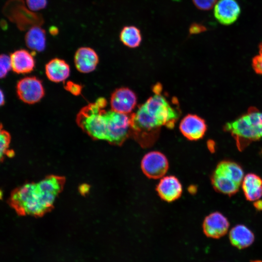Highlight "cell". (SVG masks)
<instances>
[{
  "label": "cell",
  "instance_id": "cell-33",
  "mask_svg": "<svg viewBox=\"0 0 262 262\" xmlns=\"http://www.w3.org/2000/svg\"><path fill=\"white\" fill-rule=\"evenodd\" d=\"M252 262H262V261H261V260H256V261H252Z\"/></svg>",
  "mask_w": 262,
  "mask_h": 262
},
{
  "label": "cell",
  "instance_id": "cell-12",
  "mask_svg": "<svg viewBox=\"0 0 262 262\" xmlns=\"http://www.w3.org/2000/svg\"><path fill=\"white\" fill-rule=\"evenodd\" d=\"M156 191L163 200L171 202L179 198L182 192V185L174 176H167L161 179L156 186Z\"/></svg>",
  "mask_w": 262,
  "mask_h": 262
},
{
  "label": "cell",
  "instance_id": "cell-30",
  "mask_svg": "<svg viewBox=\"0 0 262 262\" xmlns=\"http://www.w3.org/2000/svg\"><path fill=\"white\" fill-rule=\"evenodd\" d=\"M79 190L82 195L86 194L89 192V186L86 184H83L79 187Z\"/></svg>",
  "mask_w": 262,
  "mask_h": 262
},
{
  "label": "cell",
  "instance_id": "cell-5",
  "mask_svg": "<svg viewBox=\"0 0 262 262\" xmlns=\"http://www.w3.org/2000/svg\"><path fill=\"white\" fill-rule=\"evenodd\" d=\"M107 138L111 144L121 146L131 135V115L113 110L106 111Z\"/></svg>",
  "mask_w": 262,
  "mask_h": 262
},
{
  "label": "cell",
  "instance_id": "cell-31",
  "mask_svg": "<svg viewBox=\"0 0 262 262\" xmlns=\"http://www.w3.org/2000/svg\"><path fill=\"white\" fill-rule=\"evenodd\" d=\"M254 206L256 210L259 211H262V200H257L255 201L254 203Z\"/></svg>",
  "mask_w": 262,
  "mask_h": 262
},
{
  "label": "cell",
  "instance_id": "cell-20",
  "mask_svg": "<svg viewBox=\"0 0 262 262\" xmlns=\"http://www.w3.org/2000/svg\"><path fill=\"white\" fill-rule=\"evenodd\" d=\"M65 182L64 177L51 175L36 183V185L40 192L58 196L63 190Z\"/></svg>",
  "mask_w": 262,
  "mask_h": 262
},
{
  "label": "cell",
  "instance_id": "cell-19",
  "mask_svg": "<svg viewBox=\"0 0 262 262\" xmlns=\"http://www.w3.org/2000/svg\"><path fill=\"white\" fill-rule=\"evenodd\" d=\"M25 41L27 47L33 51H43L46 44L45 30L38 26L32 27L26 33Z\"/></svg>",
  "mask_w": 262,
  "mask_h": 262
},
{
  "label": "cell",
  "instance_id": "cell-18",
  "mask_svg": "<svg viewBox=\"0 0 262 262\" xmlns=\"http://www.w3.org/2000/svg\"><path fill=\"white\" fill-rule=\"evenodd\" d=\"M242 186L246 199L255 201L262 196V179L254 173L246 175L242 181Z\"/></svg>",
  "mask_w": 262,
  "mask_h": 262
},
{
  "label": "cell",
  "instance_id": "cell-29",
  "mask_svg": "<svg viewBox=\"0 0 262 262\" xmlns=\"http://www.w3.org/2000/svg\"><path fill=\"white\" fill-rule=\"evenodd\" d=\"M205 30V28L198 24H193L190 28L189 32L191 34L198 33Z\"/></svg>",
  "mask_w": 262,
  "mask_h": 262
},
{
  "label": "cell",
  "instance_id": "cell-21",
  "mask_svg": "<svg viewBox=\"0 0 262 262\" xmlns=\"http://www.w3.org/2000/svg\"><path fill=\"white\" fill-rule=\"evenodd\" d=\"M211 182L215 190L229 196L236 194L240 186L236 182L213 172L211 177Z\"/></svg>",
  "mask_w": 262,
  "mask_h": 262
},
{
  "label": "cell",
  "instance_id": "cell-3",
  "mask_svg": "<svg viewBox=\"0 0 262 262\" xmlns=\"http://www.w3.org/2000/svg\"><path fill=\"white\" fill-rule=\"evenodd\" d=\"M8 203L19 215L41 217L48 213L40 202V192L35 182L26 183L15 189Z\"/></svg>",
  "mask_w": 262,
  "mask_h": 262
},
{
  "label": "cell",
  "instance_id": "cell-4",
  "mask_svg": "<svg viewBox=\"0 0 262 262\" xmlns=\"http://www.w3.org/2000/svg\"><path fill=\"white\" fill-rule=\"evenodd\" d=\"M106 111L95 102L82 107L78 113L76 121L78 126L94 140L107 138Z\"/></svg>",
  "mask_w": 262,
  "mask_h": 262
},
{
  "label": "cell",
  "instance_id": "cell-24",
  "mask_svg": "<svg viewBox=\"0 0 262 262\" xmlns=\"http://www.w3.org/2000/svg\"><path fill=\"white\" fill-rule=\"evenodd\" d=\"M12 69L10 56L1 54L0 56V77H5L8 72Z\"/></svg>",
  "mask_w": 262,
  "mask_h": 262
},
{
  "label": "cell",
  "instance_id": "cell-15",
  "mask_svg": "<svg viewBox=\"0 0 262 262\" xmlns=\"http://www.w3.org/2000/svg\"><path fill=\"white\" fill-rule=\"evenodd\" d=\"M229 240L233 246L242 249L249 247L253 243L255 236L246 226L237 225L230 230Z\"/></svg>",
  "mask_w": 262,
  "mask_h": 262
},
{
  "label": "cell",
  "instance_id": "cell-14",
  "mask_svg": "<svg viewBox=\"0 0 262 262\" xmlns=\"http://www.w3.org/2000/svg\"><path fill=\"white\" fill-rule=\"evenodd\" d=\"M12 69L17 74L32 72L35 66V61L32 53L21 49L15 51L10 55Z\"/></svg>",
  "mask_w": 262,
  "mask_h": 262
},
{
  "label": "cell",
  "instance_id": "cell-11",
  "mask_svg": "<svg viewBox=\"0 0 262 262\" xmlns=\"http://www.w3.org/2000/svg\"><path fill=\"white\" fill-rule=\"evenodd\" d=\"M240 12V7L235 0H219L214 5V17L223 25H229L234 23Z\"/></svg>",
  "mask_w": 262,
  "mask_h": 262
},
{
  "label": "cell",
  "instance_id": "cell-26",
  "mask_svg": "<svg viewBox=\"0 0 262 262\" xmlns=\"http://www.w3.org/2000/svg\"><path fill=\"white\" fill-rule=\"evenodd\" d=\"M217 0H193L195 5L202 10H209L215 5Z\"/></svg>",
  "mask_w": 262,
  "mask_h": 262
},
{
  "label": "cell",
  "instance_id": "cell-22",
  "mask_svg": "<svg viewBox=\"0 0 262 262\" xmlns=\"http://www.w3.org/2000/svg\"><path fill=\"white\" fill-rule=\"evenodd\" d=\"M120 39L126 46L131 48L138 47L142 41L140 31L133 26L124 27L121 31Z\"/></svg>",
  "mask_w": 262,
  "mask_h": 262
},
{
  "label": "cell",
  "instance_id": "cell-6",
  "mask_svg": "<svg viewBox=\"0 0 262 262\" xmlns=\"http://www.w3.org/2000/svg\"><path fill=\"white\" fill-rule=\"evenodd\" d=\"M16 91L19 98L29 104L39 101L45 94L42 82L34 76L20 79L16 84Z\"/></svg>",
  "mask_w": 262,
  "mask_h": 262
},
{
  "label": "cell",
  "instance_id": "cell-9",
  "mask_svg": "<svg viewBox=\"0 0 262 262\" xmlns=\"http://www.w3.org/2000/svg\"><path fill=\"white\" fill-rule=\"evenodd\" d=\"M179 129L186 139L196 141L203 137L207 126L205 120L201 117L195 114H188L181 120Z\"/></svg>",
  "mask_w": 262,
  "mask_h": 262
},
{
  "label": "cell",
  "instance_id": "cell-28",
  "mask_svg": "<svg viewBox=\"0 0 262 262\" xmlns=\"http://www.w3.org/2000/svg\"><path fill=\"white\" fill-rule=\"evenodd\" d=\"M64 88L74 96H79L82 91V86L72 81H67L64 84Z\"/></svg>",
  "mask_w": 262,
  "mask_h": 262
},
{
  "label": "cell",
  "instance_id": "cell-10",
  "mask_svg": "<svg viewBox=\"0 0 262 262\" xmlns=\"http://www.w3.org/2000/svg\"><path fill=\"white\" fill-rule=\"evenodd\" d=\"M229 223L221 213L215 212L207 215L202 224L203 231L209 238L219 239L228 232Z\"/></svg>",
  "mask_w": 262,
  "mask_h": 262
},
{
  "label": "cell",
  "instance_id": "cell-8",
  "mask_svg": "<svg viewBox=\"0 0 262 262\" xmlns=\"http://www.w3.org/2000/svg\"><path fill=\"white\" fill-rule=\"evenodd\" d=\"M137 104L135 93L128 87L116 89L110 98L111 110L119 113L129 114Z\"/></svg>",
  "mask_w": 262,
  "mask_h": 262
},
{
  "label": "cell",
  "instance_id": "cell-23",
  "mask_svg": "<svg viewBox=\"0 0 262 262\" xmlns=\"http://www.w3.org/2000/svg\"><path fill=\"white\" fill-rule=\"evenodd\" d=\"M0 160L2 162L4 156L8 150V147L11 141V135L10 133L0 128Z\"/></svg>",
  "mask_w": 262,
  "mask_h": 262
},
{
  "label": "cell",
  "instance_id": "cell-16",
  "mask_svg": "<svg viewBox=\"0 0 262 262\" xmlns=\"http://www.w3.org/2000/svg\"><path fill=\"white\" fill-rule=\"evenodd\" d=\"M70 67L64 60L54 58L50 60L45 66V73L51 82H60L64 81L69 76Z\"/></svg>",
  "mask_w": 262,
  "mask_h": 262
},
{
  "label": "cell",
  "instance_id": "cell-27",
  "mask_svg": "<svg viewBox=\"0 0 262 262\" xmlns=\"http://www.w3.org/2000/svg\"><path fill=\"white\" fill-rule=\"evenodd\" d=\"M26 4L32 11H37L46 7L47 0H26Z\"/></svg>",
  "mask_w": 262,
  "mask_h": 262
},
{
  "label": "cell",
  "instance_id": "cell-1",
  "mask_svg": "<svg viewBox=\"0 0 262 262\" xmlns=\"http://www.w3.org/2000/svg\"><path fill=\"white\" fill-rule=\"evenodd\" d=\"M162 89L159 83L156 84L153 88L155 94L130 114L131 135L145 147L155 143L162 126L172 129L178 118V112L161 95Z\"/></svg>",
  "mask_w": 262,
  "mask_h": 262
},
{
  "label": "cell",
  "instance_id": "cell-17",
  "mask_svg": "<svg viewBox=\"0 0 262 262\" xmlns=\"http://www.w3.org/2000/svg\"><path fill=\"white\" fill-rule=\"evenodd\" d=\"M213 173L241 185L244 179V171L237 163L229 160L220 162L217 165Z\"/></svg>",
  "mask_w": 262,
  "mask_h": 262
},
{
  "label": "cell",
  "instance_id": "cell-32",
  "mask_svg": "<svg viewBox=\"0 0 262 262\" xmlns=\"http://www.w3.org/2000/svg\"><path fill=\"white\" fill-rule=\"evenodd\" d=\"M0 105L2 106L4 104V96L1 90H0Z\"/></svg>",
  "mask_w": 262,
  "mask_h": 262
},
{
  "label": "cell",
  "instance_id": "cell-13",
  "mask_svg": "<svg viewBox=\"0 0 262 262\" xmlns=\"http://www.w3.org/2000/svg\"><path fill=\"white\" fill-rule=\"evenodd\" d=\"M98 56L96 51L89 47H81L74 55V63L77 69L83 73L94 71L98 63Z\"/></svg>",
  "mask_w": 262,
  "mask_h": 262
},
{
  "label": "cell",
  "instance_id": "cell-25",
  "mask_svg": "<svg viewBox=\"0 0 262 262\" xmlns=\"http://www.w3.org/2000/svg\"><path fill=\"white\" fill-rule=\"evenodd\" d=\"M252 66L257 74L262 75V42L259 46L258 54L252 59Z\"/></svg>",
  "mask_w": 262,
  "mask_h": 262
},
{
  "label": "cell",
  "instance_id": "cell-2",
  "mask_svg": "<svg viewBox=\"0 0 262 262\" xmlns=\"http://www.w3.org/2000/svg\"><path fill=\"white\" fill-rule=\"evenodd\" d=\"M224 129L230 133L241 149L252 142L262 139V111L251 107L244 114L226 123Z\"/></svg>",
  "mask_w": 262,
  "mask_h": 262
},
{
  "label": "cell",
  "instance_id": "cell-7",
  "mask_svg": "<svg viewBox=\"0 0 262 262\" xmlns=\"http://www.w3.org/2000/svg\"><path fill=\"white\" fill-rule=\"evenodd\" d=\"M141 167L144 174L148 178H163L167 172L169 164L166 157L162 152L152 151L143 157Z\"/></svg>",
  "mask_w": 262,
  "mask_h": 262
}]
</instances>
